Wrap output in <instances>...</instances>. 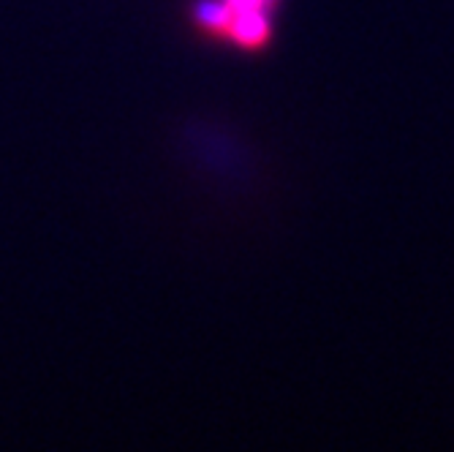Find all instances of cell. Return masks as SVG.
I'll return each mask as SVG.
<instances>
[{"label":"cell","mask_w":454,"mask_h":452,"mask_svg":"<svg viewBox=\"0 0 454 452\" xmlns=\"http://www.w3.org/2000/svg\"><path fill=\"white\" fill-rule=\"evenodd\" d=\"M226 38H231L242 50H262L270 41V14L262 12H245L234 14L226 30Z\"/></svg>","instance_id":"obj_1"},{"label":"cell","mask_w":454,"mask_h":452,"mask_svg":"<svg viewBox=\"0 0 454 452\" xmlns=\"http://www.w3.org/2000/svg\"><path fill=\"white\" fill-rule=\"evenodd\" d=\"M193 22L201 33L207 36H226L229 22H231V12L223 0H199L193 6Z\"/></svg>","instance_id":"obj_2"},{"label":"cell","mask_w":454,"mask_h":452,"mask_svg":"<svg viewBox=\"0 0 454 452\" xmlns=\"http://www.w3.org/2000/svg\"><path fill=\"white\" fill-rule=\"evenodd\" d=\"M229 6L231 17L234 14H245V12H262V14H270L275 9L278 0H223Z\"/></svg>","instance_id":"obj_3"}]
</instances>
